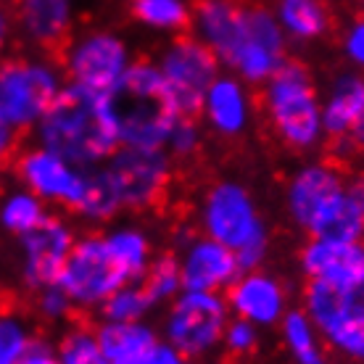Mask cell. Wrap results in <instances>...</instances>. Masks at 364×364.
I'll use <instances>...</instances> for the list:
<instances>
[{"instance_id":"f1b7e54d","label":"cell","mask_w":364,"mask_h":364,"mask_svg":"<svg viewBox=\"0 0 364 364\" xmlns=\"http://www.w3.org/2000/svg\"><path fill=\"white\" fill-rule=\"evenodd\" d=\"M156 311L154 299L148 296L143 282H124L100 304V322H146Z\"/></svg>"},{"instance_id":"ac0fdd59","label":"cell","mask_w":364,"mask_h":364,"mask_svg":"<svg viewBox=\"0 0 364 364\" xmlns=\"http://www.w3.org/2000/svg\"><path fill=\"white\" fill-rule=\"evenodd\" d=\"M299 269L306 282H325L333 288L364 285V237H306L299 251Z\"/></svg>"},{"instance_id":"3957f363","label":"cell","mask_w":364,"mask_h":364,"mask_svg":"<svg viewBox=\"0 0 364 364\" xmlns=\"http://www.w3.org/2000/svg\"><path fill=\"white\" fill-rule=\"evenodd\" d=\"M198 228L206 237L228 246L240 269H256L269 254V225L254 193L237 180H214L200 193Z\"/></svg>"},{"instance_id":"f35d334b","label":"cell","mask_w":364,"mask_h":364,"mask_svg":"<svg viewBox=\"0 0 364 364\" xmlns=\"http://www.w3.org/2000/svg\"><path fill=\"white\" fill-rule=\"evenodd\" d=\"M18 364H64V362H61V356L55 351V343H48V341L35 338V343L29 346V351Z\"/></svg>"},{"instance_id":"8fae6325","label":"cell","mask_w":364,"mask_h":364,"mask_svg":"<svg viewBox=\"0 0 364 364\" xmlns=\"http://www.w3.org/2000/svg\"><path fill=\"white\" fill-rule=\"evenodd\" d=\"M124 274L114 264L100 232H82L58 274L61 291L69 296L77 311H98L100 304L124 285Z\"/></svg>"},{"instance_id":"4316f807","label":"cell","mask_w":364,"mask_h":364,"mask_svg":"<svg viewBox=\"0 0 364 364\" xmlns=\"http://www.w3.org/2000/svg\"><path fill=\"white\" fill-rule=\"evenodd\" d=\"M129 16L156 35H182L191 29L193 6L188 0H129Z\"/></svg>"},{"instance_id":"8992f818","label":"cell","mask_w":364,"mask_h":364,"mask_svg":"<svg viewBox=\"0 0 364 364\" xmlns=\"http://www.w3.org/2000/svg\"><path fill=\"white\" fill-rule=\"evenodd\" d=\"M66 74L50 55H11L0 61V122L18 135L32 132L58 92Z\"/></svg>"},{"instance_id":"7402d4cb","label":"cell","mask_w":364,"mask_h":364,"mask_svg":"<svg viewBox=\"0 0 364 364\" xmlns=\"http://www.w3.org/2000/svg\"><path fill=\"white\" fill-rule=\"evenodd\" d=\"M103 243L109 248L114 264L124 274L127 282H140L156 259L154 235L140 222H111L100 230Z\"/></svg>"},{"instance_id":"e0dca14e","label":"cell","mask_w":364,"mask_h":364,"mask_svg":"<svg viewBox=\"0 0 364 364\" xmlns=\"http://www.w3.org/2000/svg\"><path fill=\"white\" fill-rule=\"evenodd\" d=\"M198 117L203 129L222 140H237L254 124L256 100L251 85L237 80L235 74L219 72V77L203 92L198 106Z\"/></svg>"},{"instance_id":"1f68e13d","label":"cell","mask_w":364,"mask_h":364,"mask_svg":"<svg viewBox=\"0 0 364 364\" xmlns=\"http://www.w3.org/2000/svg\"><path fill=\"white\" fill-rule=\"evenodd\" d=\"M35 343V330L18 311H0V364H18Z\"/></svg>"},{"instance_id":"484cf974","label":"cell","mask_w":364,"mask_h":364,"mask_svg":"<svg viewBox=\"0 0 364 364\" xmlns=\"http://www.w3.org/2000/svg\"><path fill=\"white\" fill-rule=\"evenodd\" d=\"M280 336L291 364H333V354L304 309H291L282 317Z\"/></svg>"},{"instance_id":"74e56055","label":"cell","mask_w":364,"mask_h":364,"mask_svg":"<svg viewBox=\"0 0 364 364\" xmlns=\"http://www.w3.org/2000/svg\"><path fill=\"white\" fill-rule=\"evenodd\" d=\"M119 364H191L185 356L177 351L174 346H169L166 341H156L154 346L146 348L143 354L132 356V359H127V362H119Z\"/></svg>"},{"instance_id":"f546056e","label":"cell","mask_w":364,"mask_h":364,"mask_svg":"<svg viewBox=\"0 0 364 364\" xmlns=\"http://www.w3.org/2000/svg\"><path fill=\"white\" fill-rule=\"evenodd\" d=\"M55 351L64 364H109L103 348H100L95 328L85 322L66 325L64 333L55 341Z\"/></svg>"},{"instance_id":"d6a6232c","label":"cell","mask_w":364,"mask_h":364,"mask_svg":"<svg viewBox=\"0 0 364 364\" xmlns=\"http://www.w3.org/2000/svg\"><path fill=\"white\" fill-rule=\"evenodd\" d=\"M203 148V124L196 117H177L166 135L164 151L172 156L174 161H188Z\"/></svg>"},{"instance_id":"e575fe53","label":"cell","mask_w":364,"mask_h":364,"mask_svg":"<svg viewBox=\"0 0 364 364\" xmlns=\"http://www.w3.org/2000/svg\"><path fill=\"white\" fill-rule=\"evenodd\" d=\"M35 311L37 317L43 319V322H50V325H61L66 319L72 317V301L61 291V285L55 282V285H48L43 291L35 293Z\"/></svg>"},{"instance_id":"83f0119b","label":"cell","mask_w":364,"mask_h":364,"mask_svg":"<svg viewBox=\"0 0 364 364\" xmlns=\"http://www.w3.org/2000/svg\"><path fill=\"white\" fill-rule=\"evenodd\" d=\"M50 211L35 193L27 188H11L0 196V230L11 237H21L48 217Z\"/></svg>"},{"instance_id":"6da1fadb","label":"cell","mask_w":364,"mask_h":364,"mask_svg":"<svg viewBox=\"0 0 364 364\" xmlns=\"http://www.w3.org/2000/svg\"><path fill=\"white\" fill-rule=\"evenodd\" d=\"M32 140L80 169L106 164L122 148L111 92L66 82L35 124Z\"/></svg>"},{"instance_id":"7c38bea8","label":"cell","mask_w":364,"mask_h":364,"mask_svg":"<svg viewBox=\"0 0 364 364\" xmlns=\"http://www.w3.org/2000/svg\"><path fill=\"white\" fill-rule=\"evenodd\" d=\"M124 211H151L166 198L174 177V159L164 148L122 146L106 161Z\"/></svg>"},{"instance_id":"52a82bcc","label":"cell","mask_w":364,"mask_h":364,"mask_svg":"<svg viewBox=\"0 0 364 364\" xmlns=\"http://www.w3.org/2000/svg\"><path fill=\"white\" fill-rule=\"evenodd\" d=\"M230 317L225 293L182 291L164 306L159 336L191 364H203L222 354V336Z\"/></svg>"},{"instance_id":"7bdbcfd3","label":"cell","mask_w":364,"mask_h":364,"mask_svg":"<svg viewBox=\"0 0 364 364\" xmlns=\"http://www.w3.org/2000/svg\"><path fill=\"white\" fill-rule=\"evenodd\" d=\"M356 3H359V6H362V14H364V0H356Z\"/></svg>"},{"instance_id":"9c48e42d","label":"cell","mask_w":364,"mask_h":364,"mask_svg":"<svg viewBox=\"0 0 364 364\" xmlns=\"http://www.w3.org/2000/svg\"><path fill=\"white\" fill-rule=\"evenodd\" d=\"M301 309L309 314L330 354L348 364H364V285L333 288L306 282Z\"/></svg>"},{"instance_id":"60d3db41","label":"cell","mask_w":364,"mask_h":364,"mask_svg":"<svg viewBox=\"0 0 364 364\" xmlns=\"http://www.w3.org/2000/svg\"><path fill=\"white\" fill-rule=\"evenodd\" d=\"M18 132L16 129H11L9 124H3L0 122V166L14 161V156L18 154Z\"/></svg>"},{"instance_id":"d4e9b609","label":"cell","mask_w":364,"mask_h":364,"mask_svg":"<svg viewBox=\"0 0 364 364\" xmlns=\"http://www.w3.org/2000/svg\"><path fill=\"white\" fill-rule=\"evenodd\" d=\"M100 348L109 364L127 362L132 356L143 354L159 341V328L151 322H98L95 325Z\"/></svg>"},{"instance_id":"ba28073f","label":"cell","mask_w":364,"mask_h":364,"mask_svg":"<svg viewBox=\"0 0 364 364\" xmlns=\"http://www.w3.org/2000/svg\"><path fill=\"white\" fill-rule=\"evenodd\" d=\"M217 61L222 72L235 74L251 87H262L288 61V37L282 35L272 9L243 6L240 21Z\"/></svg>"},{"instance_id":"ab89813d","label":"cell","mask_w":364,"mask_h":364,"mask_svg":"<svg viewBox=\"0 0 364 364\" xmlns=\"http://www.w3.org/2000/svg\"><path fill=\"white\" fill-rule=\"evenodd\" d=\"M14 29H16V24H14V14H11V9L0 0V61L3 58H9V48H11V40H14Z\"/></svg>"},{"instance_id":"9a60e30c","label":"cell","mask_w":364,"mask_h":364,"mask_svg":"<svg viewBox=\"0 0 364 364\" xmlns=\"http://www.w3.org/2000/svg\"><path fill=\"white\" fill-rule=\"evenodd\" d=\"M14 172L18 185L35 193L46 206L72 211L82 198L85 169L37 143L18 148V154L14 156Z\"/></svg>"},{"instance_id":"603a6c76","label":"cell","mask_w":364,"mask_h":364,"mask_svg":"<svg viewBox=\"0 0 364 364\" xmlns=\"http://www.w3.org/2000/svg\"><path fill=\"white\" fill-rule=\"evenodd\" d=\"M272 14L288 43L296 46H311L333 27V16L325 0H277Z\"/></svg>"},{"instance_id":"836d02e7","label":"cell","mask_w":364,"mask_h":364,"mask_svg":"<svg viewBox=\"0 0 364 364\" xmlns=\"http://www.w3.org/2000/svg\"><path fill=\"white\" fill-rule=\"evenodd\" d=\"M259 348V328L240 317H230L225 336H222V351L232 359L251 356Z\"/></svg>"},{"instance_id":"d590c367","label":"cell","mask_w":364,"mask_h":364,"mask_svg":"<svg viewBox=\"0 0 364 364\" xmlns=\"http://www.w3.org/2000/svg\"><path fill=\"white\" fill-rule=\"evenodd\" d=\"M341 53L346 64L364 74V14L354 16L341 32Z\"/></svg>"},{"instance_id":"4fadbf2b","label":"cell","mask_w":364,"mask_h":364,"mask_svg":"<svg viewBox=\"0 0 364 364\" xmlns=\"http://www.w3.org/2000/svg\"><path fill=\"white\" fill-rule=\"evenodd\" d=\"M164 77L166 90L185 117H198L203 92L222 72L217 55L193 35H177L154 58Z\"/></svg>"},{"instance_id":"b9f144b4","label":"cell","mask_w":364,"mask_h":364,"mask_svg":"<svg viewBox=\"0 0 364 364\" xmlns=\"http://www.w3.org/2000/svg\"><path fill=\"white\" fill-rule=\"evenodd\" d=\"M354 188H356V196H359V203H362V211H364V174L354 180Z\"/></svg>"},{"instance_id":"4dcf8cb0","label":"cell","mask_w":364,"mask_h":364,"mask_svg":"<svg viewBox=\"0 0 364 364\" xmlns=\"http://www.w3.org/2000/svg\"><path fill=\"white\" fill-rule=\"evenodd\" d=\"M140 282H143V288L148 291V296L154 299L156 309H159V306H166L174 296H180V293L185 291L180 264H177V254L156 256Z\"/></svg>"},{"instance_id":"cb8c5ba5","label":"cell","mask_w":364,"mask_h":364,"mask_svg":"<svg viewBox=\"0 0 364 364\" xmlns=\"http://www.w3.org/2000/svg\"><path fill=\"white\" fill-rule=\"evenodd\" d=\"M72 214L80 222L90 228H109L111 222H117L124 214L122 198L114 180H111L106 164L85 169V191L80 203L72 209Z\"/></svg>"},{"instance_id":"ffe728a7","label":"cell","mask_w":364,"mask_h":364,"mask_svg":"<svg viewBox=\"0 0 364 364\" xmlns=\"http://www.w3.org/2000/svg\"><path fill=\"white\" fill-rule=\"evenodd\" d=\"M77 21L74 0H16L14 24L29 46L40 50L61 48L72 37Z\"/></svg>"},{"instance_id":"5bb4252c","label":"cell","mask_w":364,"mask_h":364,"mask_svg":"<svg viewBox=\"0 0 364 364\" xmlns=\"http://www.w3.org/2000/svg\"><path fill=\"white\" fill-rule=\"evenodd\" d=\"M18 240V280L29 293L55 285L72 254L77 230L66 217L48 214L32 232Z\"/></svg>"},{"instance_id":"d6986e66","label":"cell","mask_w":364,"mask_h":364,"mask_svg":"<svg viewBox=\"0 0 364 364\" xmlns=\"http://www.w3.org/2000/svg\"><path fill=\"white\" fill-rule=\"evenodd\" d=\"M177 264H180L185 291L225 293L235 282L237 274L243 272L237 264V256L203 232L200 235L193 232L188 240H182Z\"/></svg>"},{"instance_id":"30bf717a","label":"cell","mask_w":364,"mask_h":364,"mask_svg":"<svg viewBox=\"0 0 364 364\" xmlns=\"http://www.w3.org/2000/svg\"><path fill=\"white\" fill-rule=\"evenodd\" d=\"M135 61V53L124 37L114 29L92 27L77 32L61 46V69L66 82L90 90L111 92Z\"/></svg>"},{"instance_id":"44dd1931","label":"cell","mask_w":364,"mask_h":364,"mask_svg":"<svg viewBox=\"0 0 364 364\" xmlns=\"http://www.w3.org/2000/svg\"><path fill=\"white\" fill-rule=\"evenodd\" d=\"M319 100H322L325 140L330 143L343 140L356 124V119L364 114V74L356 69L333 74L325 90L319 92Z\"/></svg>"},{"instance_id":"2e32d148","label":"cell","mask_w":364,"mask_h":364,"mask_svg":"<svg viewBox=\"0 0 364 364\" xmlns=\"http://www.w3.org/2000/svg\"><path fill=\"white\" fill-rule=\"evenodd\" d=\"M230 314L256 325L259 330L277 328L282 317L291 311L288 285L277 274L267 272L262 267L243 269L235 282L225 291Z\"/></svg>"},{"instance_id":"277c9868","label":"cell","mask_w":364,"mask_h":364,"mask_svg":"<svg viewBox=\"0 0 364 364\" xmlns=\"http://www.w3.org/2000/svg\"><path fill=\"white\" fill-rule=\"evenodd\" d=\"M262 114L272 135L293 154H311L325 146L319 87L306 64L288 58L262 85Z\"/></svg>"},{"instance_id":"ee69618b","label":"cell","mask_w":364,"mask_h":364,"mask_svg":"<svg viewBox=\"0 0 364 364\" xmlns=\"http://www.w3.org/2000/svg\"><path fill=\"white\" fill-rule=\"evenodd\" d=\"M0 299H3V282H0Z\"/></svg>"},{"instance_id":"7a4b0ae2","label":"cell","mask_w":364,"mask_h":364,"mask_svg":"<svg viewBox=\"0 0 364 364\" xmlns=\"http://www.w3.org/2000/svg\"><path fill=\"white\" fill-rule=\"evenodd\" d=\"M285 214L306 237L362 240L364 211L354 180L336 161H306L285 182Z\"/></svg>"},{"instance_id":"8d00e7d4","label":"cell","mask_w":364,"mask_h":364,"mask_svg":"<svg viewBox=\"0 0 364 364\" xmlns=\"http://www.w3.org/2000/svg\"><path fill=\"white\" fill-rule=\"evenodd\" d=\"M330 146H333L336 161H356L364 166V114L356 119V124L343 140H336Z\"/></svg>"},{"instance_id":"5b68a950","label":"cell","mask_w":364,"mask_h":364,"mask_svg":"<svg viewBox=\"0 0 364 364\" xmlns=\"http://www.w3.org/2000/svg\"><path fill=\"white\" fill-rule=\"evenodd\" d=\"M122 146L164 148L166 135L182 117L154 58H135L111 90Z\"/></svg>"}]
</instances>
